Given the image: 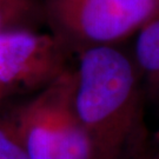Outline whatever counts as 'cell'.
Returning a JSON list of instances; mask_svg holds the SVG:
<instances>
[{"label":"cell","mask_w":159,"mask_h":159,"mask_svg":"<svg viewBox=\"0 0 159 159\" xmlns=\"http://www.w3.org/2000/svg\"><path fill=\"white\" fill-rule=\"evenodd\" d=\"M74 110L93 159H145L151 144L144 89L134 61L114 46L80 52L73 70Z\"/></svg>","instance_id":"1"},{"label":"cell","mask_w":159,"mask_h":159,"mask_svg":"<svg viewBox=\"0 0 159 159\" xmlns=\"http://www.w3.org/2000/svg\"><path fill=\"white\" fill-rule=\"evenodd\" d=\"M73 71L59 77L11 118L30 159H93L74 110Z\"/></svg>","instance_id":"2"},{"label":"cell","mask_w":159,"mask_h":159,"mask_svg":"<svg viewBox=\"0 0 159 159\" xmlns=\"http://www.w3.org/2000/svg\"><path fill=\"white\" fill-rule=\"evenodd\" d=\"M52 34L67 50L113 46L159 17V0H43Z\"/></svg>","instance_id":"3"},{"label":"cell","mask_w":159,"mask_h":159,"mask_svg":"<svg viewBox=\"0 0 159 159\" xmlns=\"http://www.w3.org/2000/svg\"><path fill=\"white\" fill-rule=\"evenodd\" d=\"M67 48L53 34L16 30L0 34V87L45 89L61 77Z\"/></svg>","instance_id":"4"},{"label":"cell","mask_w":159,"mask_h":159,"mask_svg":"<svg viewBox=\"0 0 159 159\" xmlns=\"http://www.w3.org/2000/svg\"><path fill=\"white\" fill-rule=\"evenodd\" d=\"M133 61L148 91L159 102V17L137 33Z\"/></svg>","instance_id":"5"},{"label":"cell","mask_w":159,"mask_h":159,"mask_svg":"<svg viewBox=\"0 0 159 159\" xmlns=\"http://www.w3.org/2000/svg\"><path fill=\"white\" fill-rule=\"evenodd\" d=\"M44 18L43 0H0V34L31 29Z\"/></svg>","instance_id":"6"},{"label":"cell","mask_w":159,"mask_h":159,"mask_svg":"<svg viewBox=\"0 0 159 159\" xmlns=\"http://www.w3.org/2000/svg\"><path fill=\"white\" fill-rule=\"evenodd\" d=\"M0 159H30L11 119L0 120Z\"/></svg>","instance_id":"7"},{"label":"cell","mask_w":159,"mask_h":159,"mask_svg":"<svg viewBox=\"0 0 159 159\" xmlns=\"http://www.w3.org/2000/svg\"><path fill=\"white\" fill-rule=\"evenodd\" d=\"M145 159H159V132L152 136L151 144Z\"/></svg>","instance_id":"8"},{"label":"cell","mask_w":159,"mask_h":159,"mask_svg":"<svg viewBox=\"0 0 159 159\" xmlns=\"http://www.w3.org/2000/svg\"><path fill=\"white\" fill-rule=\"evenodd\" d=\"M1 91H2V90H1V87H0V92H1Z\"/></svg>","instance_id":"9"}]
</instances>
